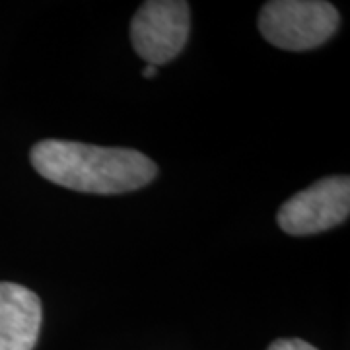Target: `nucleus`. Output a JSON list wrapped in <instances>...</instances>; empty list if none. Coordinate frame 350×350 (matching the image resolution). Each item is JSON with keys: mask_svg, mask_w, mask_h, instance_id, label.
Instances as JSON below:
<instances>
[{"mask_svg": "<svg viewBox=\"0 0 350 350\" xmlns=\"http://www.w3.org/2000/svg\"><path fill=\"white\" fill-rule=\"evenodd\" d=\"M31 163L51 183L78 193L119 195L148 185L158 174L148 156L133 148H105L72 140H41Z\"/></svg>", "mask_w": 350, "mask_h": 350, "instance_id": "1", "label": "nucleus"}, {"mask_svg": "<svg viewBox=\"0 0 350 350\" xmlns=\"http://www.w3.org/2000/svg\"><path fill=\"white\" fill-rule=\"evenodd\" d=\"M337 8L323 0H273L259 12L262 38L278 49L310 51L337 31Z\"/></svg>", "mask_w": 350, "mask_h": 350, "instance_id": "2", "label": "nucleus"}, {"mask_svg": "<svg viewBox=\"0 0 350 350\" xmlns=\"http://www.w3.org/2000/svg\"><path fill=\"white\" fill-rule=\"evenodd\" d=\"M350 213V179L333 175L315 181L280 206L278 226L290 236H312L342 224Z\"/></svg>", "mask_w": 350, "mask_h": 350, "instance_id": "3", "label": "nucleus"}, {"mask_svg": "<svg viewBox=\"0 0 350 350\" xmlns=\"http://www.w3.org/2000/svg\"><path fill=\"white\" fill-rule=\"evenodd\" d=\"M189 4L181 0L144 2L131 22L133 47L152 66L170 63L187 43Z\"/></svg>", "mask_w": 350, "mask_h": 350, "instance_id": "4", "label": "nucleus"}, {"mask_svg": "<svg viewBox=\"0 0 350 350\" xmlns=\"http://www.w3.org/2000/svg\"><path fill=\"white\" fill-rule=\"evenodd\" d=\"M43 308L29 288L0 282V350H33L41 331Z\"/></svg>", "mask_w": 350, "mask_h": 350, "instance_id": "5", "label": "nucleus"}, {"mask_svg": "<svg viewBox=\"0 0 350 350\" xmlns=\"http://www.w3.org/2000/svg\"><path fill=\"white\" fill-rule=\"evenodd\" d=\"M267 350H317L308 340L301 338H278Z\"/></svg>", "mask_w": 350, "mask_h": 350, "instance_id": "6", "label": "nucleus"}, {"mask_svg": "<svg viewBox=\"0 0 350 350\" xmlns=\"http://www.w3.org/2000/svg\"><path fill=\"white\" fill-rule=\"evenodd\" d=\"M158 75V70H156V66H152V64H146V68L142 70V76L144 78H152V76Z\"/></svg>", "mask_w": 350, "mask_h": 350, "instance_id": "7", "label": "nucleus"}]
</instances>
